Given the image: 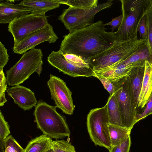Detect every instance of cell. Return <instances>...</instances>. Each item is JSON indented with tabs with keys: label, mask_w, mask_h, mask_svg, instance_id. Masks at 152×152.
Returning <instances> with one entry per match:
<instances>
[{
	"label": "cell",
	"mask_w": 152,
	"mask_h": 152,
	"mask_svg": "<svg viewBox=\"0 0 152 152\" xmlns=\"http://www.w3.org/2000/svg\"><path fill=\"white\" fill-rule=\"evenodd\" d=\"M42 51L39 48H34L24 53L19 60L6 72L8 85L22 83L35 72L39 76L42 70Z\"/></svg>",
	"instance_id": "cell-5"
},
{
	"label": "cell",
	"mask_w": 152,
	"mask_h": 152,
	"mask_svg": "<svg viewBox=\"0 0 152 152\" xmlns=\"http://www.w3.org/2000/svg\"><path fill=\"white\" fill-rule=\"evenodd\" d=\"M111 147L125 141L130 136L131 130L125 127L108 124Z\"/></svg>",
	"instance_id": "cell-21"
},
{
	"label": "cell",
	"mask_w": 152,
	"mask_h": 152,
	"mask_svg": "<svg viewBox=\"0 0 152 152\" xmlns=\"http://www.w3.org/2000/svg\"><path fill=\"white\" fill-rule=\"evenodd\" d=\"M147 47V40L139 39L137 36L127 39H117L108 49L91 58L88 64L94 71L108 69Z\"/></svg>",
	"instance_id": "cell-2"
},
{
	"label": "cell",
	"mask_w": 152,
	"mask_h": 152,
	"mask_svg": "<svg viewBox=\"0 0 152 152\" xmlns=\"http://www.w3.org/2000/svg\"><path fill=\"white\" fill-rule=\"evenodd\" d=\"M6 91L15 103L24 110H29L37 104L34 93L23 86L19 85L8 88Z\"/></svg>",
	"instance_id": "cell-13"
},
{
	"label": "cell",
	"mask_w": 152,
	"mask_h": 152,
	"mask_svg": "<svg viewBox=\"0 0 152 152\" xmlns=\"http://www.w3.org/2000/svg\"><path fill=\"white\" fill-rule=\"evenodd\" d=\"M109 123L106 105L91 110L87 115V127L91 140L96 145L104 147L110 151L111 145Z\"/></svg>",
	"instance_id": "cell-6"
},
{
	"label": "cell",
	"mask_w": 152,
	"mask_h": 152,
	"mask_svg": "<svg viewBox=\"0 0 152 152\" xmlns=\"http://www.w3.org/2000/svg\"><path fill=\"white\" fill-rule=\"evenodd\" d=\"M132 68L126 64H120L108 69L94 71V77L106 78L113 83L129 76Z\"/></svg>",
	"instance_id": "cell-17"
},
{
	"label": "cell",
	"mask_w": 152,
	"mask_h": 152,
	"mask_svg": "<svg viewBox=\"0 0 152 152\" xmlns=\"http://www.w3.org/2000/svg\"><path fill=\"white\" fill-rule=\"evenodd\" d=\"M5 152H23L24 149L11 135L4 140Z\"/></svg>",
	"instance_id": "cell-25"
},
{
	"label": "cell",
	"mask_w": 152,
	"mask_h": 152,
	"mask_svg": "<svg viewBox=\"0 0 152 152\" xmlns=\"http://www.w3.org/2000/svg\"><path fill=\"white\" fill-rule=\"evenodd\" d=\"M60 4H64L75 8L91 9L98 5V0H60Z\"/></svg>",
	"instance_id": "cell-22"
},
{
	"label": "cell",
	"mask_w": 152,
	"mask_h": 152,
	"mask_svg": "<svg viewBox=\"0 0 152 152\" xmlns=\"http://www.w3.org/2000/svg\"><path fill=\"white\" fill-rule=\"evenodd\" d=\"M9 57L7 49L0 41V71L3 70L4 67L7 64Z\"/></svg>",
	"instance_id": "cell-30"
},
{
	"label": "cell",
	"mask_w": 152,
	"mask_h": 152,
	"mask_svg": "<svg viewBox=\"0 0 152 152\" xmlns=\"http://www.w3.org/2000/svg\"><path fill=\"white\" fill-rule=\"evenodd\" d=\"M46 152H55L51 148L47 151Z\"/></svg>",
	"instance_id": "cell-36"
},
{
	"label": "cell",
	"mask_w": 152,
	"mask_h": 152,
	"mask_svg": "<svg viewBox=\"0 0 152 152\" xmlns=\"http://www.w3.org/2000/svg\"><path fill=\"white\" fill-rule=\"evenodd\" d=\"M147 28V45L150 57L152 60V8L145 15Z\"/></svg>",
	"instance_id": "cell-24"
},
{
	"label": "cell",
	"mask_w": 152,
	"mask_h": 152,
	"mask_svg": "<svg viewBox=\"0 0 152 152\" xmlns=\"http://www.w3.org/2000/svg\"><path fill=\"white\" fill-rule=\"evenodd\" d=\"M47 61L52 66L64 74L73 77H90L94 75L90 67H81L75 66L67 61L60 50L53 51L48 56Z\"/></svg>",
	"instance_id": "cell-12"
},
{
	"label": "cell",
	"mask_w": 152,
	"mask_h": 152,
	"mask_svg": "<svg viewBox=\"0 0 152 152\" xmlns=\"http://www.w3.org/2000/svg\"><path fill=\"white\" fill-rule=\"evenodd\" d=\"M131 144L130 136L121 143L112 146L110 152H129Z\"/></svg>",
	"instance_id": "cell-29"
},
{
	"label": "cell",
	"mask_w": 152,
	"mask_h": 152,
	"mask_svg": "<svg viewBox=\"0 0 152 152\" xmlns=\"http://www.w3.org/2000/svg\"><path fill=\"white\" fill-rule=\"evenodd\" d=\"M45 14L31 13L15 18L8 26L12 34L15 47L28 35L45 26L48 23Z\"/></svg>",
	"instance_id": "cell-9"
},
{
	"label": "cell",
	"mask_w": 152,
	"mask_h": 152,
	"mask_svg": "<svg viewBox=\"0 0 152 152\" xmlns=\"http://www.w3.org/2000/svg\"><path fill=\"white\" fill-rule=\"evenodd\" d=\"M109 124L123 126L118 104L114 93L110 95L106 104Z\"/></svg>",
	"instance_id": "cell-19"
},
{
	"label": "cell",
	"mask_w": 152,
	"mask_h": 152,
	"mask_svg": "<svg viewBox=\"0 0 152 152\" xmlns=\"http://www.w3.org/2000/svg\"><path fill=\"white\" fill-rule=\"evenodd\" d=\"M113 1L108 0L91 9L69 7L64 10L58 19L64 24L69 32L82 28L93 23L95 15L101 11L110 7L113 4Z\"/></svg>",
	"instance_id": "cell-7"
},
{
	"label": "cell",
	"mask_w": 152,
	"mask_h": 152,
	"mask_svg": "<svg viewBox=\"0 0 152 152\" xmlns=\"http://www.w3.org/2000/svg\"><path fill=\"white\" fill-rule=\"evenodd\" d=\"M123 127L131 130L137 122L136 109L132 97L129 76L113 83Z\"/></svg>",
	"instance_id": "cell-8"
},
{
	"label": "cell",
	"mask_w": 152,
	"mask_h": 152,
	"mask_svg": "<svg viewBox=\"0 0 152 152\" xmlns=\"http://www.w3.org/2000/svg\"><path fill=\"white\" fill-rule=\"evenodd\" d=\"M10 133L8 123L5 120L3 114L0 111V137L4 140Z\"/></svg>",
	"instance_id": "cell-28"
},
{
	"label": "cell",
	"mask_w": 152,
	"mask_h": 152,
	"mask_svg": "<svg viewBox=\"0 0 152 152\" xmlns=\"http://www.w3.org/2000/svg\"><path fill=\"white\" fill-rule=\"evenodd\" d=\"M65 59L72 64L81 67H90L89 64L79 57L71 54H63Z\"/></svg>",
	"instance_id": "cell-27"
},
{
	"label": "cell",
	"mask_w": 152,
	"mask_h": 152,
	"mask_svg": "<svg viewBox=\"0 0 152 152\" xmlns=\"http://www.w3.org/2000/svg\"><path fill=\"white\" fill-rule=\"evenodd\" d=\"M4 140L0 137V152H5Z\"/></svg>",
	"instance_id": "cell-35"
},
{
	"label": "cell",
	"mask_w": 152,
	"mask_h": 152,
	"mask_svg": "<svg viewBox=\"0 0 152 152\" xmlns=\"http://www.w3.org/2000/svg\"><path fill=\"white\" fill-rule=\"evenodd\" d=\"M11 1L0 0V24H9L14 19L30 14L32 11L29 7L14 4Z\"/></svg>",
	"instance_id": "cell-14"
},
{
	"label": "cell",
	"mask_w": 152,
	"mask_h": 152,
	"mask_svg": "<svg viewBox=\"0 0 152 152\" xmlns=\"http://www.w3.org/2000/svg\"><path fill=\"white\" fill-rule=\"evenodd\" d=\"M19 4L31 8L34 14H45L47 11L60 6V0H24Z\"/></svg>",
	"instance_id": "cell-18"
},
{
	"label": "cell",
	"mask_w": 152,
	"mask_h": 152,
	"mask_svg": "<svg viewBox=\"0 0 152 152\" xmlns=\"http://www.w3.org/2000/svg\"><path fill=\"white\" fill-rule=\"evenodd\" d=\"M51 138L44 134L31 140L23 152H46L51 148Z\"/></svg>",
	"instance_id": "cell-20"
},
{
	"label": "cell",
	"mask_w": 152,
	"mask_h": 152,
	"mask_svg": "<svg viewBox=\"0 0 152 152\" xmlns=\"http://www.w3.org/2000/svg\"><path fill=\"white\" fill-rule=\"evenodd\" d=\"M145 109L141 114H137L136 120L137 122L140 120L143 119L152 113V95L148 100Z\"/></svg>",
	"instance_id": "cell-31"
},
{
	"label": "cell",
	"mask_w": 152,
	"mask_h": 152,
	"mask_svg": "<svg viewBox=\"0 0 152 152\" xmlns=\"http://www.w3.org/2000/svg\"><path fill=\"white\" fill-rule=\"evenodd\" d=\"M52 148L55 152H76L74 147L68 141L64 140L51 142Z\"/></svg>",
	"instance_id": "cell-23"
},
{
	"label": "cell",
	"mask_w": 152,
	"mask_h": 152,
	"mask_svg": "<svg viewBox=\"0 0 152 152\" xmlns=\"http://www.w3.org/2000/svg\"><path fill=\"white\" fill-rule=\"evenodd\" d=\"M7 83L3 70L0 71V107L7 102L5 92L7 89Z\"/></svg>",
	"instance_id": "cell-26"
},
{
	"label": "cell",
	"mask_w": 152,
	"mask_h": 152,
	"mask_svg": "<svg viewBox=\"0 0 152 152\" xmlns=\"http://www.w3.org/2000/svg\"><path fill=\"white\" fill-rule=\"evenodd\" d=\"M152 63L146 60L145 61L144 73L138 97L137 107L144 108L152 95Z\"/></svg>",
	"instance_id": "cell-16"
},
{
	"label": "cell",
	"mask_w": 152,
	"mask_h": 152,
	"mask_svg": "<svg viewBox=\"0 0 152 152\" xmlns=\"http://www.w3.org/2000/svg\"><path fill=\"white\" fill-rule=\"evenodd\" d=\"M104 24L99 20L70 32L63 37L59 50L63 54L75 55L88 64L91 58L108 49L117 39L114 32L105 31Z\"/></svg>",
	"instance_id": "cell-1"
},
{
	"label": "cell",
	"mask_w": 152,
	"mask_h": 152,
	"mask_svg": "<svg viewBox=\"0 0 152 152\" xmlns=\"http://www.w3.org/2000/svg\"><path fill=\"white\" fill-rule=\"evenodd\" d=\"M145 62L132 67L129 75L132 97L137 109L145 71Z\"/></svg>",
	"instance_id": "cell-15"
},
{
	"label": "cell",
	"mask_w": 152,
	"mask_h": 152,
	"mask_svg": "<svg viewBox=\"0 0 152 152\" xmlns=\"http://www.w3.org/2000/svg\"><path fill=\"white\" fill-rule=\"evenodd\" d=\"M122 19L117 31L114 32L117 39H127L137 35L139 23L152 8L151 0H120Z\"/></svg>",
	"instance_id": "cell-4"
},
{
	"label": "cell",
	"mask_w": 152,
	"mask_h": 152,
	"mask_svg": "<svg viewBox=\"0 0 152 152\" xmlns=\"http://www.w3.org/2000/svg\"><path fill=\"white\" fill-rule=\"evenodd\" d=\"M56 106L42 100L35 106L34 113L38 127L50 138L62 139L69 137L70 132L64 118L57 112Z\"/></svg>",
	"instance_id": "cell-3"
},
{
	"label": "cell",
	"mask_w": 152,
	"mask_h": 152,
	"mask_svg": "<svg viewBox=\"0 0 152 152\" xmlns=\"http://www.w3.org/2000/svg\"><path fill=\"white\" fill-rule=\"evenodd\" d=\"M47 84L56 107L66 114L72 115L75 106L73 104L72 92L66 83L60 78L50 75Z\"/></svg>",
	"instance_id": "cell-10"
},
{
	"label": "cell",
	"mask_w": 152,
	"mask_h": 152,
	"mask_svg": "<svg viewBox=\"0 0 152 152\" xmlns=\"http://www.w3.org/2000/svg\"><path fill=\"white\" fill-rule=\"evenodd\" d=\"M101 82L104 88L107 91L110 95L113 94L115 91L114 85L109 80L106 78H97Z\"/></svg>",
	"instance_id": "cell-33"
},
{
	"label": "cell",
	"mask_w": 152,
	"mask_h": 152,
	"mask_svg": "<svg viewBox=\"0 0 152 152\" xmlns=\"http://www.w3.org/2000/svg\"><path fill=\"white\" fill-rule=\"evenodd\" d=\"M58 37L48 23L45 26L31 34L13 48L14 53L23 54L34 48L38 44L45 41L50 43L55 42Z\"/></svg>",
	"instance_id": "cell-11"
},
{
	"label": "cell",
	"mask_w": 152,
	"mask_h": 152,
	"mask_svg": "<svg viewBox=\"0 0 152 152\" xmlns=\"http://www.w3.org/2000/svg\"><path fill=\"white\" fill-rule=\"evenodd\" d=\"M145 15L140 20L138 26L137 31L139 33L140 39H141H141H145L147 41V28Z\"/></svg>",
	"instance_id": "cell-32"
},
{
	"label": "cell",
	"mask_w": 152,
	"mask_h": 152,
	"mask_svg": "<svg viewBox=\"0 0 152 152\" xmlns=\"http://www.w3.org/2000/svg\"><path fill=\"white\" fill-rule=\"evenodd\" d=\"M122 19V15L121 14L119 16L116 17L110 22L104 24V26L107 25L110 26L111 27V29L112 32H113L114 30L119 27L121 23Z\"/></svg>",
	"instance_id": "cell-34"
}]
</instances>
